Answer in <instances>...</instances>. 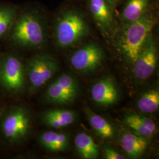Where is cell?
Returning <instances> with one entry per match:
<instances>
[{
    "mask_svg": "<svg viewBox=\"0 0 159 159\" xmlns=\"http://www.w3.org/2000/svg\"><path fill=\"white\" fill-rule=\"evenodd\" d=\"M91 93L94 101L103 106H111L118 99L116 85L110 79H104L97 81L93 85Z\"/></svg>",
    "mask_w": 159,
    "mask_h": 159,
    "instance_id": "obj_11",
    "label": "cell"
},
{
    "mask_svg": "<svg viewBox=\"0 0 159 159\" xmlns=\"http://www.w3.org/2000/svg\"><path fill=\"white\" fill-rule=\"evenodd\" d=\"M58 68L57 60L50 54L41 52L30 58L25 64V73L31 90H37L45 85Z\"/></svg>",
    "mask_w": 159,
    "mask_h": 159,
    "instance_id": "obj_6",
    "label": "cell"
},
{
    "mask_svg": "<svg viewBox=\"0 0 159 159\" xmlns=\"http://www.w3.org/2000/svg\"><path fill=\"white\" fill-rule=\"evenodd\" d=\"M139 109L143 113H152L156 111L159 107V92L152 89L145 93L137 102Z\"/></svg>",
    "mask_w": 159,
    "mask_h": 159,
    "instance_id": "obj_20",
    "label": "cell"
},
{
    "mask_svg": "<svg viewBox=\"0 0 159 159\" xmlns=\"http://www.w3.org/2000/svg\"><path fill=\"white\" fill-rule=\"evenodd\" d=\"M157 61V48L152 34L148 36L134 65L137 79L144 80L154 73Z\"/></svg>",
    "mask_w": 159,
    "mask_h": 159,
    "instance_id": "obj_9",
    "label": "cell"
},
{
    "mask_svg": "<svg viewBox=\"0 0 159 159\" xmlns=\"http://www.w3.org/2000/svg\"><path fill=\"white\" fill-rule=\"evenodd\" d=\"M74 144L80 156L85 159H96L98 156V146L90 136L80 133L75 137Z\"/></svg>",
    "mask_w": 159,
    "mask_h": 159,
    "instance_id": "obj_18",
    "label": "cell"
},
{
    "mask_svg": "<svg viewBox=\"0 0 159 159\" xmlns=\"http://www.w3.org/2000/svg\"><path fill=\"white\" fill-rule=\"evenodd\" d=\"M20 8L12 2H0V40L7 39Z\"/></svg>",
    "mask_w": 159,
    "mask_h": 159,
    "instance_id": "obj_15",
    "label": "cell"
},
{
    "mask_svg": "<svg viewBox=\"0 0 159 159\" xmlns=\"http://www.w3.org/2000/svg\"><path fill=\"white\" fill-rule=\"evenodd\" d=\"M39 140L44 148L52 152L64 150L68 144V137L66 134L54 131L43 133Z\"/></svg>",
    "mask_w": 159,
    "mask_h": 159,
    "instance_id": "obj_16",
    "label": "cell"
},
{
    "mask_svg": "<svg viewBox=\"0 0 159 159\" xmlns=\"http://www.w3.org/2000/svg\"><path fill=\"white\" fill-rule=\"evenodd\" d=\"M106 1L108 2L109 6H110V7L115 11L116 8L118 6L120 0H106Z\"/></svg>",
    "mask_w": 159,
    "mask_h": 159,
    "instance_id": "obj_22",
    "label": "cell"
},
{
    "mask_svg": "<svg viewBox=\"0 0 159 159\" xmlns=\"http://www.w3.org/2000/svg\"><path fill=\"white\" fill-rule=\"evenodd\" d=\"M31 128V118L28 110L13 106L3 114L0 120V134L4 142L15 146L23 142Z\"/></svg>",
    "mask_w": 159,
    "mask_h": 159,
    "instance_id": "obj_4",
    "label": "cell"
},
{
    "mask_svg": "<svg viewBox=\"0 0 159 159\" xmlns=\"http://www.w3.org/2000/svg\"><path fill=\"white\" fill-rule=\"evenodd\" d=\"M85 114L93 130L102 139H110L114 134V129L111 124L102 116L85 108Z\"/></svg>",
    "mask_w": 159,
    "mask_h": 159,
    "instance_id": "obj_19",
    "label": "cell"
},
{
    "mask_svg": "<svg viewBox=\"0 0 159 159\" xmlns=\"http://www.w3.org/2000/svg\"><path fill=\"white\" fill-rule=\"evenodd\" d=\"M26 83L25 64L21 57L14 51L0 56V87L10 94L23 91Z\"/></svg>",
    "mask_w": 159,
    "mask_h": 159,
    "instance_id": "obj_5",
    "label": "cell"
},
{
    "mask_svg": "<svg viewBox=\"0 0 159 159\" xmlns=\"http://www.w3.org/2000/svg\"><path fill=\"white\" fill-rule=\"evenodd\" d=\"M125 123L134 132L144 137L153 136L156 127L152 120L137 114L128 116L125 117Z\"/></svg>",
    "mask_w": 159,
    "mask_h": 159,
    "instance_id": "obj_17",
    "label": "cell"
},
{
    "mask_svg": "<svg viewBox=\"0 0 159 159\" xmlns=\"http://www.w3.org/2000/svg\"><path fill=\"white\" fill-rule=\"evenodd\" d=\"M104 57L102 48L96 43L90 42L74 51L70 60L75 70L86 73L100 66Z\"/></svg>",
    "mask_w": 159,
    "mask_h": 159,
    "instance_id": "obj_7",
    "label": "cell"
},
{
    "mask_svg": "<svg viewBox=\"0 0 159 159\" xmlns=\"http://www.w3.org/2000/svg\"><path fill=\"white\" fill-rule=\"evenodd\" d=\"M157 23V18L152 10L135 21L120 25L117 44L121 52L131 63H135Z\"/></svg>",
    "mask_w": 159,
    "mask_h": 159,
    "instance_id": "obj_3",
    "label": "cell"
},
{
    "mask_svg": "<svg viewBox=\"0 0 159 159\" xmlns=\"http://www.w3.org/2000/svg\"><path fill=\"white\" fill-rule=\"evenodd\" d=\"M87 6L92 20L102 34L110 33L115 24V11L106 0H87Z\"/></svg>",
    "mask_w": 159,
    "mask_h": 159,
    "instance_id": "obj_10",
    "label": "cell"
},
{
    "mask_svg": "<svg viewBox=\"0 0 159 159\" xmlns=\"http://www.w3.org/2000/svg\"><path fill=\"white\" fill-rule=\"evenodd\" d=\"M47 14L43 8L38 6H20L6 39L15 48L39 49L47 43Z\"/></svg>",
    "mask_w": 159,
    "mask_h": 159,
    "instance_id": "obj_1",
    "label": "cell"
},
{
    "mask_svg": "<svg viewBox=\"0 0 159 159\" xmlns=\"http://www.w3.org/2000/svg\"><path fill=\"white\" fill-rule=\"evenodd\" d=\"M105 157L107 159H125V157L118 153L117 152L114 151L110 148H106L104 151Z\"/></svg>",
    "mask_w": 159,
    "mask_h": 159,
    "instance_id": "obj_21",
    "label": "cell"
},
{
    "mask_svg": "<svg viewBox=\"0 0 159 159\" xmlns=\"http://www.w3.org/2000/svg\"><path fill=\"white\" fill-rule=\"evenodd\" d=\"M152 10V0H127L120 14V25L140 19Z\"/></svg>",
    "mask_w": 159,
    "mask_h": 159,
    "instance_id": "obj_12",
    "label": "cell"
},
{
    "mask_svg": "<svg viewBox=\"0 0 159 159\" xmlns=\"http://www.w3.org/2000/svg\"><path fill=\"white\" fill-rule=\"evenodd\" d=\"M78 87L76 81L68 74H62L47 87L45 99L54 104H68L77 96Z\"/></svg>",
    "mask_w": 159,
    "mask_h": 159,
    "instance_id": "obj_8",
    "label": "cell"
},
{
    "mask_svg": "<svg viewBox=\"0 0 159 159\" xmlns=\"http://www.w3.org/2000/svg\"><path fill=\"white\" fill-rule=\"evenodd\" d=\"M120 144L128 156L137 158L145 151L148 143L144 137L137 133H125L121 137Z\"/></svg>",
    "mask_w": 159,
    "mask_h": 159,
    "instance_id": "obj_14",
    "label": "cell"
},
{
    "mask_svg": "<svg viewBox=\"0 0 159 159\" xmlns=\"http://www.w3.org/2000/svg\"><path fill=\"white\" fill-rule=\"evenodd\" d=\"M76 115L74 111L63 109H51L44 112L41 119L49 127L61 129L73 123Z\"/></svg>",
    "mask_w": 159,
    "mask_h": 159,
    "instance_id": "obj_13",
    "label": "cell"
},
{
    "mask_svg": "<svg viewBox=\"0 0 159 159\" xmlns=\"http://www.w3.org/2000/svg\"><path fill=\"white\" fill-rule=\"evenodd\" d=\"M56 45L61 49L77 45L90 33V27L84 13L80 9L67 7L60 10L53 20Z\"/></svg>",
    "mask_w": 159,
    "mask_h": 159,
    "instance_id": "obj_2",
    "label": "cell"
}]
</instances>
